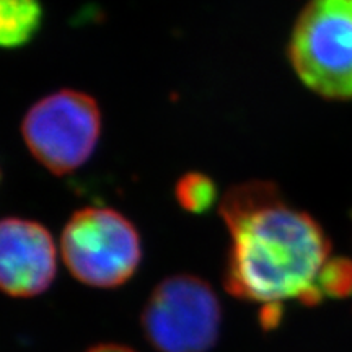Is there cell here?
<instances>
[{"label": "cell", "mask_w": 352, "mask_h": 352, "mask_svg": "<svg viewBox=\"0 0 352 352\" xmlns=\"http://www.w3.org/2000/svg\"><path fill=\"white\" fill-rule=\"evenodd\" d=\"M57 272L51 233L28 219L0 220V290L12 297H34L50 289Z\"/></svg>", "instance_id": "6"}, {"label": "cell", "mask_w": 352, "mask_h": 352, "mask_svg": "<svg viewBox=\"0 0 352 352\" xmlns=\"http://www.w3.org/2000/svg\"><path fill=\"white\" fill-rule=\"evenodd\" d=\"M41 23L39 0H0V47L25 46L36 36Z\"/></svg>", "instance_id": "7"}, {"label": "cell", "mask_w": 352, "mask_h": 352, "mask_svg": "<svg viewBox=\"0 0 352 352\" xmlns=\"http://www.w3.org/2000/svg\"><path fill=\"white\" fill-rule=\"evenodd\" d=\"M88 352H135V351H132V349H129V347H124V346L103 344V346H96Z\"/></svg>", "instance_id": "9"}, {"label": "cell", "mask_w": 352, "mask_h": 352, "mask_svg": "<svg viewBox=\"0 0 352 352\" xmlns=\"http://www.w3.org/2000/svg\"><path fill=\"white\" fill-rule=\"evenodd\" d=\"M222 308L212 287L196 276L166 277L144 307L142 328L160 352H208L219 338Z\"/></svg>", "instance_id": "5"}, {"label": "cell", "mask_w": 352, "mask_h": 352, "mask_svg": "<svg viewBox=\"0 0 352 352\" xmlns=\"http://www.w3.org/2000/svg\"><path fill=\"white\" fill-rule=\"evenodd\" d=\"M21 135L32 155L52 175H70L94 155L101 135V111L94 96L59 90L28 109Z\"/></svg>", "instance_id": "4"}, {"label": "cell", "mask_w": 352, "mask_h": 352, "mask_svg": "<svg viewBox=\"0 0 352 352\" xmlns=\"http://www.w3.org/2000/svg\"><path fill=\"white\" fill-rule=\"evenodd\" d=\"M303 85L328 100H352V0H308L289 39Z\"/></svg>", "instance_id": "2"}, {"label": "cell", "mask_w": 352, "mask_h": 352, "mask_svg": "<svg viewBox=\"0 0 352 352\" xmlns=\"http://www.w3.org/2000/svg\"><path fill=\"white\" fill-rule=\"evenodd\" d=\"M220 217L230 235L223 283L232 296L263 305L274 327L285 302L318 303L327 296L331 245L310 214L284 201L274 183L248 182L228 189Z\"/></svg>", "instance_id": "1"}, {"label": "cell", "mask_w": 352, "mask_h": 352, "mask_svg": "<svg viewBox=\"0 0 352 352\" xmlns=\"http://www.w3.org/2000/svg\"><path fill=\"white\" fill-rule=\"evenodd\" d=\"M175 196L184 210L191 214H204L217 201V186L208 175L191 171L176 183Z\"/></svg>", "instance_id": "8"}, {"label": "cell", "mask_w": 352, "mask_h": 352, "mask_svg": "<svg viewBox=\"0 0 352 352\" xmlns=\"http://www.w3.org/2000/svg\"><path fill=\"white\" fill-rule=\"evenodd\" d=\"M60 253L76 279L113 289L134 274L142 259L138 228L109 208H85L72 214L60 236Z\"/></svg>", "instance_id": "3"}]
</instances>
